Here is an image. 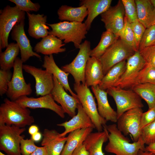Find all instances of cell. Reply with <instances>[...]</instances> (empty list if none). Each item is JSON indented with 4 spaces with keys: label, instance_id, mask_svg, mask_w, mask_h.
I'll use <instances>...</instances> for the list:
<instances>
[{
    "label": "cell",
    "instance_id": "cell-21",
    "mask_svg": "<svg viewBox=\"0 0 155 155\" xmlns=\"http://www.w3.org/2000/svg\"><path fill=\"white\" fill-rule=\"evenodd\" d=\"M26 14L28 21V32L30 36L38 39L49 34V28L46 23L47 17L46 15L30 12H26Z\"/></svg>",
    "mask_w": 155,
    "mask_h": 155
},
{
    "label": "cell",
    "instance_id": "cell-37",
    "mask_svg": "<svg viewBox=\"0 0 155 155\" xmlns=\"http://www.w3.org/2000/svg\"><path fill=\"white\" fill-rule=\"evenodd\" d=\"M125 16L130 23L138 20L136 5L134 0H121Z\"/></svg>",
    "mask_w": 155,
    "mask_h": 155
},
{
    "label": "cell",
    "instance_id": "cell-26",
    "mask_svg": "<svg viewBox=\"0 0 155 155\" xmlns=\"http://www.w3.org/2000/svg\"><path fill=\"white\" fill-rule=\"evenodd\" d=\"M42 67L57 78L66 91H69L72 96L78 98L76 94L73 92L69 85L68 76L69 73L65 72L58 66L55 62L53 55H45Z\"/></svg>",
    "mask_w": 155,
    "mask_h": 155
},
{
    "label": "cell",
    "instance_id": "cell-41",
    "mask_svg": "<svg viewBox=\"0 0 155 155\" xmlns=\"http://www.w3.org/2000/svg\"><path fill=\"white\" fill-rule=\"evenodd\" d=\"M130 26L135 38L137 48L138 51L140 42L146 28L138 20L130 23Z\"/></svg>",
    "mask_w": 155,
    "mask_h": 155
},
{
    "label": "cell",
    "instance_id": "cell-25",
    "mask_svg": "<svg viewBox=\"0 0 155 155\" xmlns=\"http://www.w3.org/2000/svg\"><path fill=\"white\" fill-rule=\"evenodd\" d=\"M65 44L59 38L49 34L36 44L34 50L37 53H40L45 55L58 54L66 51L65 48H62Z\"/></svg>",
    "mask_w": 155,
    "mask_h": 155
},
{
    "label": "cell",
    "instance_id": "cell-20",
    "mask_svg": "<svg viewBox=\"0 0 155 155\" xmlns=\"http://www.w3.org/2000/svg\"><path fill=\"white\" fill-rule=\"evenodd\" d=\"M91 89L96 99L97 109L100 115L107 121L117 122L118 120L117 113L109 103L106 91L101 89L98 85L92 86Z\"/></svg>",
    "mask_w": 155,
    "mask_h": 155
},
{
    "label": "cell",
    "instance_id": "cell-31",
    "mask_svg": "<svg viewBox=\"0 0 155 155\" xmlns=\"http://www.w3.org/2000/svg\"><path fill=\"white\" fill-rule=\"evenodd\" d=\"M6 48L4 51L0 53V69L10 70L13 67L20 49L18 44L14 42L9 44Z\"/></svg>",
    "mask_w": 155,
    "mask_h": 155
},
{
    "label": "cell",
    "instance_id": "cell-33",
    "mask_svg": "<svg viewBox=\"0 0 155 155\" xmlns=\"http://www.w3.org/2000/svg\"><path fill=\"white\" fill-rule=\"evenodd\" d=\"M118 38L110 30L104 32L98 44L91 49L90 57L99 58Z\"/></svg>",
    "mask_w": 155,
    "mask_h": 155
},
{
    "label": "cell",
    "instance_id": "cell-27",
    "mask_svg": "<svg viewBox=\"0 0 155 155\" xmlns=\"http://www.w3.org/2000/svg\"><path fill=\"white\" fill-rule=\"evenodd\" d=\"M138 20L146 28L155 23V9L150 0H135Z\"/></svg>",
    "mask_w": 155,
    "mask_h": 155
},
{
    "label": "cell",
    "instance_id": "cell-38",
    "mask_svg": "<svg viewBox=\"0 0 155 155\" xmlns=\"http://www.w3.org/2000/svg\"><path fill=\"white\" fill-rule=\"evenodd\" d=\"M155 45V27L153 25L146 28L140 42L138 51Z\"/></svg>",
    "mask_w": 155,
    "mask_h": 155
},
{
    "label": "cell",
    "instance_id": "cell-51",
    "mask_svg": "<svg viewBox=\"0 0 155 155\" xmlns=\"http://www.w3.org/2000/svg\"><path fill=\"white\" fill-rule=\"evenodd\" d=\"M150 1L155 9V0H150Z\"/></svg>",
    "mask_w": 155,
    "mask_h": 155
},
{
    "label": "cell",
    "instance_id": "cell-2",
    "mask_svg": "<svg viewBox=\"0 0 155 155\" xmlns=\"http://www.w3.org/2000/svg\"><path fill=\"white\" fill-rule=\"evenodd\" d=\"M30 113L28 108L5 98L0 106V125H14L21 128L31 125L34 119Z\"/></svg>",
    "mask_w": 155,
    "mask_h": 155
},
{
    "label": "cell",
    "instance_id": "cell-1",
    "mask_svg": "<svg viewBox=\"0 0 155 155\" xmlns=\"http://www.w3.org/2000/svg\"><path fill=\"white\" fill-rule=\"evenodd\" d=\"M106 127L109 132L108 142L105 148L106 152L115 155H137L140 150H145V144L140 137L137 141L131 143L118 129L116 124Z\"/></svg>",
    "mask_w": 155,
    "mask_h": 155
},
{
    "label": "cell",
    "instance_id": "cell-43",
    "mask_svg": "<svg viewBox=\"0 0 155 155\" xmlns=\"http://www.w3.org/2000/svg\"><path fill=\"white\" fill-rule=\"evenodd\" d=\"M139 51L145 61L146 64L155 67V45Z\"/></svg>",
    "mask_w": 155,
    "mask_h": 155
},
{
    "label": "cell",
    "instance_id": "cell-48",
    "mask_svg": "<svg viewBox=\"0 0 155 155\" xmlns=\"http://www.w3.org/2000/svg\"><path fill=\"white\" fill-rule=\"evenodd\" d=\"M42 135L41 133L38 132L34 135H31V139L35 142H39L42 139Z\"/></svg>",
    "mask_w": 155,
    "mask_h": 155
},
{
    "label": "cell",
    "instance_id": "cell-12",
    "mask_svg": "<svg viewBox=\"0 0 155 155\" xmlns=\"http://www.w3.org/2000/svg\"><path fill=\"white\" fill-rule=\"evenodd\" d=\"M146 65V62L139 51L127 59L125 69L114 86L127 89L135 84L140 71Z\"/></svg>",
    "mask_w": 155,
    "mask_h": 155
},
{
    "label": "cell",
    "instance_id": "cell-18",
    "mask_svg": "<svg viewBox=\"0 0 155 155\" xmlns=\"http://www.w3.org/2000/svg\"><path fill=\"white\" fill-rule=\"evenodd\" d=\"M77 109V114L71 119L57 124L58 126L63 127L65 129L64 131L60 133V136H65L68 133L79 129L88 127L95 129L94 124L84 111L80 102L78 104Z\"/></svg>",
    "mask_w": 155,
    "mask_h": 155
},
{
    "label": "cell",
    "instance_id": "cell-9",
    "mask_svg": "<svg viewBox=\"0 0 155 155\" xmlns=\"http://www.w3.org/2000/svg\"><path fill=\"white\" fill-rule=\"evenodd\" d=\"M23 63L18 57L14 62L12 78L6 93L11 100L15 101L22 96L30 95L32 92L31 84L26 82L23 76Z\"/></svg>",
    "mask_w": 155,
    "mask_h": 155
},
{
    "label": "cell",
    "instance_id": "cell-24",
    "mask_svg": "<svg viewBox=\"0 0 155 155\" xmlns=\"http://www.w3.org/2000/svg\"><path fill=\"white\" fill-rule=\"evenodd\" d=\"M104 76L102 65L99 58L90 57L85 68V84L88 87L98 85Z\"/></svg>",
    "mask_w": 155,
    "mask_h": 155
},
{
    "label": "cell",
    "instance_id": "cell-5",
    "mask_svg": "<svg viewBox=\"0 0 155 155\" xmlns=\"http://www.w3.org/2000/svg\"><path fill=\"white\" fill-rule=\"evenodd\" d=\"M25 12L7 5L0 11V52L8 44L9 33L17 23L25 20Z\"/></svg>",
    "mask_w": 155,
    "mask_h": 155
},
{
    "label": "cell",
    "instance_id": "cell-52",
    "mask_svg": "<svg viewBox=\"0 0 155 155\" xmlns=\"http://www.w3.org/2000/svg\"><path fill=\"white\" fill-rule=\"evenodd\" d=\"M0 155H6L5 154H4L3 153H2V152H0Z\"/></svg>",
    "mask_w": 155,
    "mask_h": 155
},
{
    "label": "cell",
    "instance_id": "cell-4",
    "mask_svg": "<svg viewBox=\"0 0 155 155\" xmlns=\"http://www.w3.org/2000/svg\"><path fill=\"white\" fill-rule=\"evenodd\" d=\"M74 90L84 111L90 117L98 131L103 130L107 121L98 113L94 98L86 85L74 83Z\"/></svg>",
    "mask_w": 155,
    "mask_h": 155
},
{
    "label": "cell",
    "instance_id": "cell-10",
    "mask_svg": "<svg viewBox=\"0 0 155 155\" xmlns=\"http://www.w3.org/2000/svg\"><path fill=\"white\" fill-rule=\"evenodd\" d=\"M79 52L73 60L61 69L73 76L75 83L85 84V71L87 61L90 57V43L85 40L81 44Z\"/></svg>",
    "mask_w": 155,
    "mask_h": 155
},
{
    "label": "cell",
    "instance_id": "cell-49",
    "mask_svg": "<svg viewBox=\"0 0 155 155\" xmlns=\"http://www.w3.org/2000/svg\"><path fill=\"white\" fill-rule=\"evenodd\" d=\"M145 150L155 154V142L148 145L145 148Z\"/></svg>",
    "mask_w": 155,
    "mask_h": 155
},
{
    "label": "cell",
    "instance_id": "cell-15",
    "mask_svg": "<svg viewBox=\"0 0 155 155\" xmlns=\"http://www.w3.org/2000/svg\"><path fill=\"white\" fill-rule=\"evenodd\" d=\"M15 101L24 107L48 109L55 112L61 118L65 117V113L63 108L56 102L51 94L37 98L24 96Z\"/></svg>",
    "mask_w": 155,
    "mask_h": 155
},
{
    "label": "cell",
    "instance_id": "cell-17",
    "mask_svg": "<svg viewBox=\"0 0 155 155\" xmlns=\"http://www.w3.org/2000/svg\"><path fill=\"white\" fill-rule=\"evenodd\" d=\"M54 87L51 92L55 101L60 104L65 113L72 117L80 103L78 98L68 94L57 78L53 75Z\"/></svg>",
    "mask_w": 155,
    "mask_h": 155
},
{
    "label": "cell",
    "instance_id": "cell-34",
    "mask_svg": "<svg viewBox=\"0 0 155 155\" xmlns=\"http://www.w3.org/2000/svg\"><path fill=\"white\" fill-rule=\"evenodd\" d=\"M119 38L130 46L135 52L138 51L130 23L125 16L123 27L119 35Z\"/></svg>",
    "mask_w": 155,
    "mask_h": 155
},
{
    "label": "cell",
    "instance_id": "cell-32",
    "mask_svg": "<svg viewBox=\"0 0 155 155\" xmlns=\"http://www.w3.org/2000/svg\"><path fill=\"white\" fill-rule=\"evenodd\" d=\"M131 89L147 103L148 109L155 106V85L150 84H141L135 85Z\"/></svg>",
    "mask_w": 155,
    "mask_h": 155
},
{
    "label": "cell",
    "instance_id": "cell-39",
    "mask_svg": "<svg viewBox=\"0 0 155 155\" xmlns=\"http://www.w3.org/2000/svg\"><path fill=\"white\" fill-rule=\"evenodd\" d=\"M14 3L20 10L25 12L38 11L40 6L38 3H34L30 0H9Z\"/></svg>",
    "mask_w": 155,
    "mask_h": 155
},
{
    "label": "cell",
    "instance_id": "cell-23",
    "mask_svg": "<svg viewBox=\"0 0 155 155\" xmlns=\"http://www.w3.org/2000/svg\"><path fill=\"white\" fill-rule=\"evenodd\" d=\"M80 5H84L86 8L88 14L85 21L88 31L90 28L94 19L98 15L106 11L111 6V0H82Z\"/></svg>",
    "mask_w": 155,
    "mask_h": 155
},
{
    "label": "cell",
    "instance_id": "cell-7",
    "mask_svg": "<svg viewBox=\"0 0 155 155\" xmlns=\"http://www.w3.org/2000/svg\"><path fill=\"white\" fill-rule=\"evenodd\" d=\"M26 130L14 125H0V149L7 155H22L20 142L24 138L22 134Z\"/></svg>",
    "mask_w": 155,
    "mask_h": 155
},
{
    "label": "cell",
    "instance_id": "cell-8",
    "mask_svg": "<svg viewBox=\"0 0 155 155\" xmlns=\"http://www.w3.org/2000/svg\"><path fill=\"white\" fill-rule=\"evenodd\" d=\"M135 52L119 38L99 59L104 75L114 66L127 59Z\"/></svg>",
    "mask_w": 155,
    "mask_h": 155
},
{
    "label": "cell",
    "instance_id": "cell-14",
    "mask_svg": "<svg viewBox=\"0 0 155 155\" xmlns=\"http://www.w3.org/2000/svg\"><path fill=\"white\" fill-rule=\"evenodd\" d=\"M23 69L30 74L35 80V94L37 96L50 94L54 87L53 75L45 69L28 65H23Z\"/></svg>",
    "mask_w": 155,
    "mask_h": 155
},
{
    "label": "cell",
    "instance_id": "cell-50",
    "mask_svg": "<svg viewBox=\"0 0 155 155\" xmlns=\"http://www.w3.org/2000/svg\"><path fill=\"white\" fill-rule=\"evenodd\" d=\"M137 155H155V154L150 152L140 150Z\"/></svg>",
    "mask_w": 155,
    "mask_h": 155
},
{
    "label": "cell",
    "instance_id": "cell-30",
    "mask_svg": "<svg viewBox=\"0 0 155 155\" xmlns=\"http://www.w3.org/2000/svg\"><path fill=\"white\" fill-rule=\"evenodd\" d=\"M126 60L122 61L113 66L104 75L98 85L101 89L106 90L114 87L120 79L126 68Z\"/></svg>",
    "mask_w": 155,
    "mask_h": 155
},
{
    "label": "cell",
    "instance_id": "cell-3",
    "mask_svg": "<svg viewBox=\"0 0 155 155\" xmlns=\"http://www.w3.org/2000/svg\"><path fill=\"white\" fill-rule=\"evenodd\" d=\"M47 24L51 28L49 34L63 40L65 43H73L75 47L77 49L80 48L82 40L86 38L87 33L84 23L64 21Z\"/></svg>",
    "mask_w": 155,
    "mask_h": 155
},
{
    "label": "cell",
    "instance_id": "cell-40",
    "mask_svg": "<svg viewBox=\"0 0 155 155\" xmlns=\"http://www.w3.org/2000/svg\"><path fill=\"white\" fill-rule=\"evenodd\" d=\"M12 73L10 70L0 69V95L6 94L8 85L12 78Z\"/></svg>",
    "mask_w": 155,
    "mask_h": 155
},
{
    "label": "cell",
    "instance_id": "cell-11",
    "mask_svg": "<svg viewBox=\"0 0 155 155\" xmlns=\"http://www.w3.org/2000/svg\"><path fill=\"white\" fill-rule=\"evenodd\" d=\"M143 113L141 108L129 110L122 114L117 122L118 129L125 136L131 135L134 142L137 141L140 137V125Z\"/></svg>",
    "mask_w": 155,
    "mask_h": 155
},
{
    "label": "cell",
    "instance_id": "cell-44",
    "mask_svg": "<svg viewBox=\"0 0 155 155\" xmlns=\"http://www.w3.org/2000/svg\"><path fill=\"white\" fill-rule=\"evenodd\" d=\"M155 121V106L148 111L143 113L142 116L140 128L144 127Z\"/></svg>",
    "mask_w": 155,
    "mask_h": 155
},
{
    "label": "cell",
    "instance_id": "cell-45",
    "mask_svg": "<svg viewBox=\"0 0 155 155\" xmlns=\"http://www.w3.org/2000/svg\"><path fill=\"white\" fill-rule=\"evenodd\" d=\"M71 155H89L85 145L83 143L79 145L73 151Z\"/></svg>",
    "mask_w": 155,
    "mask_h": 155
},
{
    "label": "cell",
    "instance_id": "cell-42",
    "mask_svg": "<svg viewBox=\"0 0 155 155\" xmlns=\"http://www.w3.org/2000/svg\"><path fill=\"white\" fill-rule=\"evenodd\" d=\"M32 139L22 138L20 142V148L22 155H30L36 149L37 146Z\"/></svg>",
    "mask_w": 155,
    "mask_h": 155
},
{
    "label": "cell",
    "instance_id": "cell-29",
    "mask_svg": "<svg viewBox=\"0 0 155 155\" xmlns=\"http://www.w3.org/2000/svg\"><path fill=\"white\" fill-rule=\"evenodd\" d=\"M58 18L61 21L82 22L87 16L88 11L84 5L73 7L66 5L61 6L57 12Z\"/></svg>",
    "mask_w": 155,
    "mask_h": 155
},
{
    "label": "cell",
    "instance_id": "cell-35",
    "mask_svg": "<svg viewBox=\"0 0 155 155\" xmlns=\"http://www.w3.org/2000/svg\"><path fill=\"white\" fill-rule=\"evenodd\" d=\"M145 83L155 85V66L146 64L140 71L134 85Z\"/></svg>",
    "mask_w": 155,
    "mask_h": 155
},
{
    "label": "cell",
    "instance_id": "cell-28",
    "mask_svg": "<svg viewBox=\"0 0 155 155\" xmlns=\"http://www.w3.org/2000/svg\"><path fill=\"white\" fill-rule=\"evenodd\" d=\"M93 129L91 127L86 128L70 133L61 155H71L74 150L83 143Z\"/></svg>",
    "mask_w": 155,
    "mask_h": 155
},
{
    "label": "cell",
    "instance_id": "cell-13",
    "mask_svg": "<svg viewBox=\"0 0 155 155\" xmlns=\"http://www.w3.org/2000/svg\"><path fill=\"white\" fill-rule=\"evenodd\" d=\"M125 14L121 0L114 6H111L101 14V20L104 24L106 30H110L117 37L122 29L124 23Z\"/></svg>",
    "mask_w": 155,
    "mask_h": 155
},
{
    "label": "cell",
    "instance_id": "cell-47",
    "mask_svg": "<svg viewBox=\"0 0 155 155\" xmlns=\"http://www.w3.org/2000/svg\"><path fill=\"white\" fill-rule=\"evenodd\" d=\"M28 131L29 134L32 135L39 132V128L36 125H31L29 128Z\"/></svg>",
    "mask_w": 155,
    "mask_h": 155
},
{
    "label": "cell",
    "instance_id": "cell-19",
    "mask_svg": "<svg viewBox=\"0 0 155 155\" xmlns=\"http://www.w3.org/2000/svg\"><path fill=\"white\" fill-rule=\"evenodd\" d=\"M55 129H44L41 142L44 146L49 155H61L67 141V137H61Z\"/></svg>",
    "mask_w": 155,
    "mask_h": 155
},
{
    "label": "cell",
    "instance_id": "cell-46",
    "mask_svg": "<svg viewBox=\"0 0 155 155\" xmlns=\"http://www.w3.org/2000/svg\"><path fill=\"white\" fill-rule=\"evenodd\" d=\"M30 155H49L44 146H38L36 150Z\"/></svg>",
    "mask_w": 155,
    "mask_h": 155
},
{
    "label": "cell",
    "instance_id": "cell-36",
    "mask_svg": "<svg viewBox=\"0 0 155 155\" xmlns=\"http://www.w3.org/2000/svg\"><path fill=\"white\" fill-rule=\"evenodd\" d=\"M140 137L147 146L155 142V121L141 129Z\"/></svg>",
    "mask_w": 155,
    "mask_h": 155
},
{
    "label": "cell",
    "instance_id": "cell-22",
    "mask_svg": "<svg viewBox=\"0 0 155 155\" xmlns=\"http://www.w3.org/2000/svg\"><path fill=\"white\" fill-rule=\"evenodd\" d=\"M106 125L103 127L102 131L91 133L83 142L89 155H105L102 146L108 140L109 135Z\"/></svg>",
    "mask_w": 155,
    "mask_h": 155
},
{
    "label": "cell",
    "instance_id": "cell-6",
    "mask_svg": "<svg viewBox=\"0 0 155 155\" xmlns=\"http://www.w3.org/2000/svg\"><path fill=\"white\" fill-rule=\"evenodd\" d=\"M106 91L115 102L118 119L127 111L136 108H142L144 106L141 97L131 89L114 86Z\"/></svg>",
    "mask_w": 155,
    "mask_h": 155
},
{
    "label": "cell",
    "instance_id": "cell-16",
    "mask_svg": "<svg viewBox=\"0 0 155 155\" xmlns=\"http://www.w3.org/2000/svg\"><path fill=\"white\" fill-rule=\"evenodd\" d=\"M24 24L25 20L16 23L11 34L12 39L16 42L19 47L21 59L23 63L26 62L31 57H36L41 59L40 55L33 50L24 31Z\"/></svg>",
    "mask_w": 155,
    "mask_h": 155
},
{
    "label": "cell",
    "instance_id": "cell-53",
    "mask_svg": "<svg viewBox=\"0 0 155 155\" xmlns=\"http://www.w3.org/2000/svg\"><path fill=\"white\" fill-rule=\"evenodd\" d=\"M154 27H155V24H154Z\"/></svg>",
    "mask_w": 155,
    "mask_h": 155
}]
</instances>
